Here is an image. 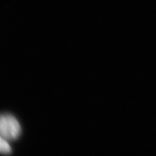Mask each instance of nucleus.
Wrapping results in <instances>:
<instances>
[{
  "mask_svg": "<svg viewBox=\"0 0 156 156\" xmlns=\"http://www.w3.org/2000/svg\"><path fill=\"white\" fill-rule=\"evenodd\" d=\"M0 151L3 154H9L11 152V148L6 142V140L2 137H1L0 140Z\"/></svg>",
  "mask_w": 156,
  "mask_h": 156,
  "instance_id": "nucleus-2",
  "label": "nucleus"
},
{
  "mask_svg": "<svg viewBox=\"0 0 156 156\" xmlns=\"http://www.w3.org/2000/svg\"><path fill=\"white\" fill-rule=\"evenodd\" d=\"M0 133L1 137L5 140H16L21 133V127L14 116L2 115L0 121Z\"/></svg>",
  "mask_w": 156,
  "mask_h": 156,
  "instance_id": "nucleus-1",
  "label": "nucleus"
}]
</instances>
